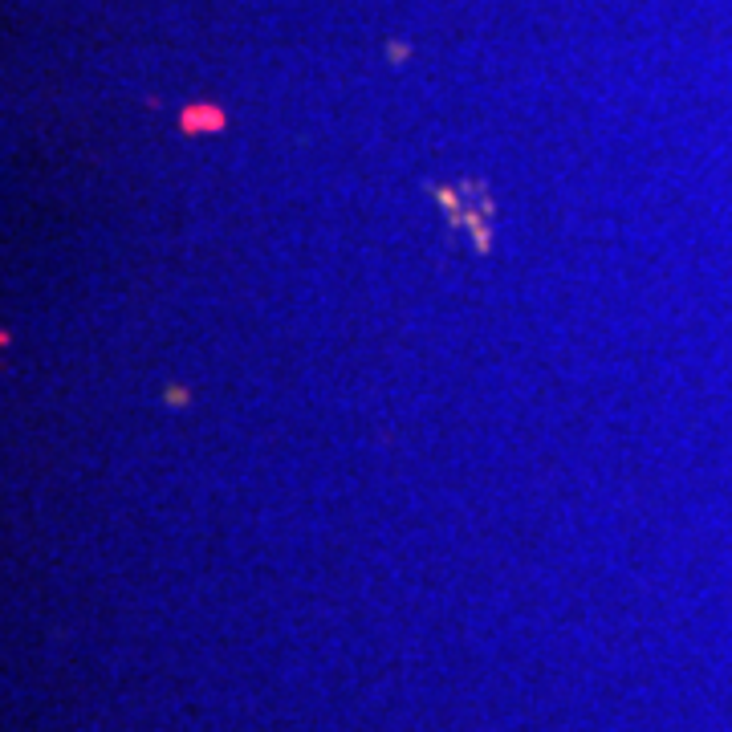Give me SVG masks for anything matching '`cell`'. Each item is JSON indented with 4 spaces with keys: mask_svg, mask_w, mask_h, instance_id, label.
<instances>
[{
    "mask_svg": "<svg viewBox=\"0 0 732 732\" xmlns=\"http://www.w3.org/2000/svg\"><path fill=\"white\" fill-rule=\"evenodd\" d=\"M204 127H220V110L196 106V110L183 114V131H204Z\"/></svg>",
    "mask_w": 732,
    "mask_h": 732,
    "instance_id": "6da1fadb",
    "label": "cell"
}]
</instances>
